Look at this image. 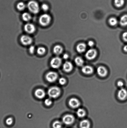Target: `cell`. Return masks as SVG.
Instances as JSON below:
<instances>
[{
	"mask_svg": "<svg viewBox=\"0 0 127 128\" xmlns=\"http://www.w3.org/2000/svg\"><path fill=\"white\" fill-rule=\"evenodd\" d=\"M27 7L29 10L34 14L38 13L40 10L39 4L35 1H29L27 4Z\"/></svg>",
	"mask_w": 127,
	"mask_h": 128,
	"instance_id": "1",
	"label": "cell"
},
{
	"mask_svg": "<svg viewBox=\"0 0 127 128\" xmlns=\"http://www.w3.org/2000/svg\"><path fill=\"white\" fill-rule=\"evenodd\" d=\"M51 20V16L49 14H45L41 15L39 19V22L41 26H46L49 24Z\"/></svg>",
	"mask_w": 127,
	"mask_h": 128,
	"instance_id": "2",
	"label": "cell"
},
{
	"mask_svg": "<svg viewBox=\"0 0 127 128\" xmlns=\"http://www.w3.org/2000/svg\"><path fill=\"white\" fill-rule=\"evenodd\" d=\"M61 90L59 88L53 86L48 91V94L50 97L52 98H56L60 94Z\"/></svg>",
	"mask_w": 127,
	"mask_h": 128,
	"instance_id": "3",
	"label": "cell"
},
{
	"mask_svg": "<svg viewBox=\"0 0 127 128\" xmlns=\"http://www.w3.org/2000/svg\"><path fill=\"white\" fill-rule=\"evenodd\" d=\"M61 59L59 57H55L52 58L50 62L51 66L53 68H58L61 64Z\"/></svg>",
	"mask_w": 127,
	"mask_h": 128,
	"instance_id": "4",
	"label": "cell"
},
{
	"mask_svg": "<svg viewBox=\"0 0 127 128\" xmlns=\"http://www.w3.org/2000/svg\"><path fill=\"white\" fill-rule=\"evenodd\" d=\"M58 77V74L54 72H48L46 75V80L50 82H54L57 80Z\"/></svg>",
	"mask_w": 127,
	"mask_h": 128,
	"instance_id": "5",
	"label": "cell"
},
{
	"mask_svg": "<svg viewBox=\"0 0 127 128\" xmlns=\"http://www.w3.org/2000/svg\"><path fill=\"white\" fill-rule=\"evenodd\" d=\"M21 43L24 46H27L32 43L33 40L32 37L27 35H24L21 36L20 38Z\"/></svg>",
	"mask_w": 127,
	"mask_h": 128,
	"instance_id": "6",
	"label": "cell"
},
{
	"mask_svg": "<svg viewBox=\"0 0 127 128\" xmlns=\"http://www.w3.org/2000/svg\"><path fill=\"white\" fill-rule=\"evenodd\" d=\"M75 121V118L73 115L68 114L66 115L63 118V123L67 125H70L73 124Z\"/></svg>",
	"mask_w": 127,
	"mask_h": 128,
	"instance_id": "7",
	"label": "cell"
},
{
	"mask_svg": "<svg viewBox=\"0 0 127 128\" xmlns=\"http://www.w3.org/2000/svg\"><path fill=\"white\" fill-rule=\"evenodd\" d=\"M97 52L95 50L91 49L87 51L85 56L87 59L92 60L94 59L97 56Z\"/></svg>",
	"mask_w": 127,
	"mask_h": 128,
	"instance_id": "8",
	"label": "cell"
},
{
	"mask_svg": "<svg viewBox=\"0 0 127 128\" xmlns=\"http://www.w3.org/2000/svg\"><path fill=\"white\" fill-rule=\"evenodd\" d=\"M25 31L27 33L29 34H32L36 31V27L33 24L28 23L26 24L24 27Z\"/></svg>",
	"mask_w": 127,
	"mask_h": 128,
	"instance_id": "9",
	"label": "cell"
},
{
	"mask_svg": "<svg viewBox=\"0 0 127 128\" xmlns=\"http://www.w3.org/2000/svg\"><path fill=\"white\" fill-rule=\"evenodd\" d=\"M69 104L73 108H77L80 106V102L78 99L73 98L69 100Z\"/></svg>",
	"mask_w": 127,
	"mask_h": 128,
	"instance_id": "10",
	"label": "cell"
},
{
	"mask_svg": "<svg viewBox=\"0 0 127 128\" xmlns=\"http://www.w3.org/2000/svg\"><path fill=\"white\" fill-rule=\"evenodd\" d=\"M118 96L120 100H125L127 97V91L126 89L122 88L119 90L118 92Z\"/></svg>",
	"mask_w": 127,
	"mask_h": 128,
	"instance_id": "11",
	"label": "cell"
},
{
	"mask_svg": "<svg viewBox=\"0 0 127 128\" xmlns=\"http://www.w3.org/2000/svg\"><path fill=\"white\" fill-rule=\"evenodd\" d=\"M97 72L99 76L101 77H104L107 74V70L105 67L103 66H100L97 70Z\"/></svg>",
	"mask_w": 127,
	"mask_h": 128,
	"instance_id": "12",
	"label": "cell"
},
{
	"mask_svg": "<svg viewBox=\"0 0 127 128\" xmlns=\"http://www.w3.org/2000/svg\"><path fill=\"white\" fill-rule=\"evenodd\" d=\"M35 94L36 97L39 99L43 98L45 95V92L42 89H37L35 92Z\"/></svg>",
	"mask_w": 127,
	"mask_h": 128,
	"instance_id": "13",
	"label": "cell"
},
{
	"mask_svg": "<svg viewBox=\"0 0 127 128\" xmlns=\"http://www.w3.org/2000/svg\"><path fill=\"white\" fill-rule=\"evenodd\" d=\"M63 68L66 72H69L73 70V65L71 62L67 61L63 64Z\"/></svg>",
	"mask_w": 127,
	"mask_h": 128,
	"instance_id": "14",
	"label": "cell"
},
{
	"mask_svg": "<svg viewBox=\"0 0 127 128\" xmlns=\"http://www.w3.org/2000/svg\"><path fill=\"white\" fill-rule=\"evenodd\" d=\"M82 72L86 74H90L92 73L93 69L91 66L87 65L82 68Z\"/></svg>",
	"mask_w": 127,
	"mask_h": 128,
	"instance_id": "15",
	"label": "cell"
},
{
	"mask_svg": "<svg viewBox=\"0 0 127 128\" xmlns=\"http://www.w3.org/2000/svg\"><path fill=\"white\" fill-rule=\"evenodd\" d=\"M63 49L61 46L59 45L55 46L53 48V52L55 54L58 56L61 54L63 52Z\"/></svg>",
	"mask_w": 127,
	"mask_h": 128,
	"instance_id": "16",
	"label": "cell"
},
{
	"mask_svg": "<svg viewBox=\"0 0 127 128\" xmlns=\"http://www.w3.org/2000/svg\"><path fill=\"white\" fill-rule=\"evenodd\" d=\"M86 46L85 44L81 43L79 44L77 46V51L80 53H83L85 51Z\"/></svg>",
	"mask_w": 127,
	"mask_h": 128,
	"instance_id": "17",
	"label": "cell"
},
{
	"mask_svg": "<svg viewBox=\"0 0 127 128\" xmlns=\"http://www.w3.org/2000/svg\"><path fill=\"white\" fill-rule=\"evenodd\" d=\"M80 126L81 128H89L90 126V122L87 120H82L80 124Z\"/></svg>",
	"mask_w": 127,
	"mask_h": 128,
	"instance_id": "18",
	"label": "cell"
},
{
	"mask_svg": "<svg viewBox=\"0 0 127 128\" xmlns=\"http://www.w3.org/2000/svg\"><path fill=\"white\" fill-rule=\"evenodd\" d=\"M22 20L26 22H28L32 18L31 15L27 12H25L22 15Z\"/></svg>",
	"mask_w": 127,
	"mask_h": 128,
	"instance_id": "19",
	"label": "cell"
},
{
	"mask_svg": "<svg viewBox=\"0 0 127 128\" xmlns=\"http://www.w3.org/2000/svg\"><path fill=\"white\" fill-rule=\"evenodd\" d=\"M120 23L122 26H127V15H124L120 18Z\"/></svg>",
	"mask_w": 127,
	"mask_h": 128,
	"instance_id": "20",
	"label": "cell"
},
{
	"mask_svg": "<svg viewBox=\"0 0 127 128\" xmlns=\"http://www.w3.org/2000/svg\"><path fill=\"white\" fill-rule=\"evenodd\" d=\"M75 62L77 65L79 66H83L84 64V60L81 58L77 57L75 60Z\"/></svg>",
	"mask_w": 127,
	"mask_h": 128,
	"instance_id": "21",
	"label": "cell"
},
{
	"mask_svg": "<svg viewBox=\"0 0 127 128\" xmlns=\"http://www.w3.org/2000/svg\"><path fill=\"white\" fill-rule=\"evenodd\" d=\"M77 114L78 117L83 118L85 116V111L83 109L79 108L77 111Z\"/></svg>",
	"mask_w": 127,
	"mask_h": 128,
	"instance_id": "22",
	"label": "cell"
},
{
	"mask_svg": "<svg viewBox=\"0 0 127 128\" xmlns=\"http://www.w3.org/2000/svg\"><path fill=\"white\" fill-rule=\"evenodd\" d=\"M114 4L117 7L119 8L122 7L124 4V0H114Z\"/></svg>",
	"mask_w": 127,
	"mask_h": 128,
	"instance_id": "23",
	"label": "cell"
},
{
	"mask_svg": "<svg viewBox=\"0 0 127 128\" xmlns=\"http://www.w3.org/2000/svg\"><path fill=\"white\" fill-rule=\"evenodd\" d=\"M17 7L19 10L23 11L25 8L26 6L23 2H20L17 4Z\"/></svg>",
	"mask_w": 127,
	"mask_h": 128,
	"instance_id": "24",
	"label": "cell"
},
{
	"mask_svg": "<svg viewBox=\"0 0 127 128\" xmlns=\"http://www.w3.org/2000/svg\"><path fill=\"white\" fill-rule=\"evenodd\" d=\"M46 52L45 48L43 47L39 48L37 50V52L38 54L42 56Z\"/></svg>",
	"mask_w": 127,
	"mask_h": 128,
	"instance_id": "25",
	"label": "cell"
},
{
	"mask_svg": "<svg viewBox=\"0 0 127 128\" xmlns=\"http://www.w3.org/2000/svg\"><path fill=\"white\" fill-rule=\"evenodd\" d=\"M52 126L53 128H61L62 126V124L60 121H56L53 123Z\"/></svg>",
	"mask_w": 127,
	"mask_h": 128,
	"instance_id": "26",
	"label": "cell"
},
{
	"mask_svg": "<svg viewBox=\"0 0 127 128\" xmlns=\"http://www.w3.org/2000/svg\"><path fill=\"white\" fill-rule=\"evenodd\" d=\"M109 24L112 26H115L117 24V20L114 18H111L109 20Z\"/></svg>",
	"mask_w": 127,
	"mask_h": 128,
	"instance_id": "27",
	"label": "cell"
},
{
	"mask_svg": "<svg viewBox=\"0 0 127 128\" xmlns=\"http://www.w3.org/2000/svg\"><path fill=\"white\" fill-rule=\"evenodd\" d=\"M41 8H42L43 10L44 11H48V9H49V7H48V5L45 4H42Z\"/></svg>",
	"mask_w": 127,
	"mask_h": 128,
	"instance_id": "28",
	"label": "cell"
},
{
	"mask_svg": "<svg viewBox=\"0 0 127 128\" xmlns=\"http://www.w3.org/2000/svg\"><path fill=\"white\" fill-rule=\"evenodd\" d=\"M44 104L47 106H49L52 104V101L50 99H46L44 101Z\"/></svg>",
	"mask_w": 127,
	"mask_h": 128,
	"instance_id": "29",
	"label": "cell"
},
{
	"mask_svg": "<svg viewBox=\"0 0 127 128\" xmlns=\"http://www.w3.org/2000/svg\"><path fill=\"white\" fill-rule=\"evenodd\" d=\"M13 122V120L11 118H9L6 120V123L7 125H10Z\"/></svg>",
	"mask_w": 127,
	"mask_h": 128,
	"instance_id": "30",
	"label": "cell"
},
{
	"mask_svg": "<svg viewBox=\"0 0 127 128\" xmlns=\"http://www.w3.org/2000/svg\"><path fill=\"white\" fill-rule=\"evenodd\" d=\"M35 50V47L33 46H31L29 49V51L30 53L32 54L34 53Z\"/></svg>",
	"mask_w": 127,
	"mask_h": 128,
	"instance_id": "31",
	"label": "cell"
},
{
	"mask_svg": "<svg viewBox=\"0 0 127 128\" xmlns=\"http://www.w3.org/2000/svg\"><path fill=\"white\" fill-rule=\"evenodd\" d=\"M59 83L61 85H63L65 84L66 81L65 79L63 78H61L59 80Z\"/></svg>",
	"mask_w": 127,
	"mask_h": 128,
	"instance_id": "32",
	"label": "cell"
},
{
	"mask_svg": "<svg viewBox=\"0 0 127 128\" xmlns=\"http://www.w3.org/2000/svg\"><path fill=\"white\" fill-rule=\"evenodd\" d=\"M122 37L123 40L127 42V32H125L123 34Z\"/></svg>",
	"mask_w": 127,
	"mask_h": 128,
	"instance_id": "33",
	"label": "cell"
},
{
	"mask_svg": "<svg viewBox=\"0 0 127 128\" xmlns=\"http://www.w3.org/2000/svg\"><path fill=\"white\" fill-rule=\"evenodd\" d=\"M117 85L119 87H122L124 85V83L121 81H119L117 83Z\"/></svg>",
	"mask_w": 127,
	"mask_h": 128,
	"instance_id": "34",
	"label": "cell"
},
{
	"mask_svg": "<svg viewBox=\"0 0 127 128\" xmlns=\"http://www.w3.org/2000/svg\"><path fill=\"white\" fill-rule=\"evenodd\" d=\"M88 45L89 47H93L94 45V42H93L92 41H89L88 42Z\"/></svg>",
	"mask_w": 127,
	"mask_h": 128,
	"instance_id": "35",
	"label": "cell"
},
{
	"mask_svg": "<svg viewBox=\"0 0 127 128\" xmlns=\"http://www.w3.org/2000/svg\"><path fill=\"white\" fill-rule=\"evenodd\" d=\"M63 57L64 59L67 60L68 58V55L67 54H65L63 55Z\"/></svg>",
	"mask_w": 127,
	"mask_h": 128,
	"instance_id": "36",
	"label": "cell"
},
{
	"mask_svg": "<svg viewBox=\"0 0 127 128\" xmlns=\"http://www.w3.org/2000/svg\"><path fill=\"white\" fill-rule=\"evenodd\" d=\"M124 50L125 52H127V45H126L124 46Z\"/></svg>",
	"mask_w": 127,
	"mask_h": 128,
	"instance_id": "37",
	"label": "cell"
}]
</instances>
